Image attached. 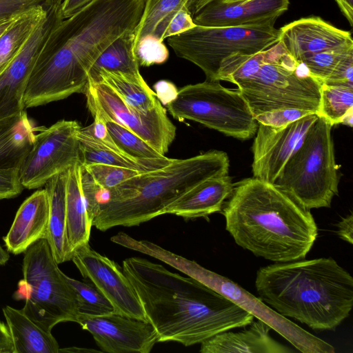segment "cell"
Wrapping results in <instances>:
<instances>
[{
    "label": "cell",
    "mask_w": 353,
    "mask_h": 353,
    "mask_svg": "<svg viewBox=\"0 0 353 353\" xmlns=\"http://www.w3.org/2000/svg\"><path fill=\"white\" fill-rule=\"evenodd\" d=\"M233 187L232 178L228 175L209 179L168 205L162 214L195 219L221 212Z\"/></svg>",
    "instance_id": "obj_22"
},
{
    "label": "cell",
    "mask_w": 353,
    "mask_h": 353,
    "mask_svg": "<svg viewBox=\"0 0 353 353\" xmlns=\"http://www.w3.org/2000/svg\"><path fill=\"white\" fill-rule=\"evenodd\" d=\"M0 353H13V345L6 324L0 320Z\"/></svg>",
    "instance_id": "obj_47"
},
{
    "label": "cell",
    "mask_w": 353,
    "mask_h": 353,
    "mask_svg": "<svg viewBox=\"0 0 353 353\" xmlns=\"http://www.w3.org/2000/svg\"><path fill=\"white\" fill-rule=\"evenodd\" d=\"M46 14L45 2L41 6L19 17L0 35V73L19 54Z\"/></svg>",
    "instance_id": "obj_30"
},
{
    "label": "cell",
    "mask_w": 353,
    "mask_h": 353,
    "mask_svg": "<svg viewBox=\"0 0 353 353\" xmlns=\"http://www.w3.org/2000/svg\"><path fill=\"white\" fill-rule=\"evenodd\" d=\"M279 30V42L298 62L317 53L353 48L350 32L337 28L319 17L301 18Z\"/></svg>",
    "instance_id": "obj_18"
},
{
    "label": "cell",
    "mask_w": 353,
    "mask_h": 353,
    "mask_svg": "<svg viewBox=\"0 0 353 353\" xmlns=\"http://www.w3.org/2000/svg\"><path fill=\"white\" fill-rule=\"evenodd\" d=\"M153 88L156 97L164 105L174 101L178 94V89L170 81L160 80L154 83Z\"/></svg>",
    "instance_id": "obj_44"
},
{
    "label": "cell",
    "mask_w": 353,
    "mask_h": 353,
    "mask_svg": "<svg viewBox=\"0 0 353 353\" xmlns=\"http://www.w3.org/2000/svg\"><path fill=\"white\" fill-rule=\"evenodd\" d=\"M339 8L347 21L353 25V0H335Z\"/></svg>",
    "instance_id": "obj_48"
},
{
    "label": "cell",
    "mask_w": 353,
    "mask_h": 353,
    "mask_svg": "<svg viewBox=\"0 0 353 353\" xmlns=\"http://www.w3.org/2000/svg\"><path fill=\"white\" fill-rule=\"evenodd\" d=\"M49 218L48 193L37 190L18 209L11 227L3 237L7 251L17 255L39 240L46 239Z\"/></svg>",
    "instance_id": "obj_20"
},
{
    "label": "cell",
    "mask_w": 353,
    "mask_h": 353,
    "mask_svg": "<svg viewBox=\"0 0 353 353\" xmlns=\"http://www.w3.org/2000/svg\"><path fill=\"white\" fill-rule=\"evenodd\" d=\"M289 0H247L223 3L213 0L193 17L201 26H256L273 23L286 12Z\"/></svg>",
    "instance_id": "obj_19"
},
{
    "label": "cell",
    "mask_w": 353,
    "mask_h": 353,
    "mask_svg": "<svg viewBox=\"0 0 353 353\" xmlns=\"http://www.w3.org/2000/svg\"><path fill=\"white\" fill-rule=\"evenodd\" d=\"M103 119L110 136L124 154L135 160L148 163L161 162L170 159L128 128L108 119Z\"/></svg>",
    "instance_id": "obj_33"
},
{
    "label": "cell",
    "mask_w": 353,
    "mask_h": 353,
    "mask_svg": "<svg viewBox=\"0 0 353 353\" xmlns=\"http://www.w3.org/2000/svg\"><path fill=\"white\" fill-rule=\"evenodd\" d=\"M213 0H188L185 8L192 17H193L202 8Z\"/></svg>",
    "instance_id": "obj_49"
},
{
    "label": "cell",
    "mask_w": 353,
    "mask_h": 353,
    "mask_svg": "<svg viewBox=\"0 0 353 353\" xmlns=\"http://www.w3.org/2000/svg\"><path fill=\"white\" fill-rule=\"evenodd\" d=\"M144 0H92L63 19L48 37L31 72L25 108L84 93L90 70L114 40L134 32Z\"/></svg>",
    "instance_id": "obj_1"
},
{
    "label": "cell",
    "mask_w": 353,
    "mask_h": 353,
    "mask_svg": "<svg viewBox=\"0 0 353 353\" xmlns=\"http://www.w3.org/2000/svg\"><path fill=\"white\" fill-rule=\"evenodd\" d=\"M9 258L10 256L8 251H6L0 245V266L6 265Z\"/></svg>",
    "instance_id": "obj_50"
},
{
    "label": "cell",
    "mask_w": 353,
    "mask_h": 353,
    "mask_svg": "<svg viewBox=\"0 0 353 353\" xmlns=\"http://www.w3.org/2000/svg\"><path fill=\"white\" fill-rule=\"evenodd\" d=\"M77 323L92 335L104 352L149 353L158 342L150 321L118 312L101 316L79 314Z\"/></svg>",
    "instance_id": "obj_17"
},
{
    "label": "cell",
    "mask_w": 353,
    "mask_h": 353,
    "mask_svg": "<svg viewBox=\"0 0 353 353\" xmlns=\"http://www.w3.org/2000/svg\"><path fill=\"white\" fill-rule=\"evenodd\" d=\"M81 164L68 170L66 185V238L72 255L77 248L88 243L92 226L81 192Z\"/></svg>",
    "instance_id": "obj_26"
},
{
    "label": "cell",
    "mask_w": 353,
    "mask_h": 353,
    "mask_svg": "<svg viewBox=\"0 0 353 353\" xmlns=\"http://www.w3.org/2000/svg\"><path fill=\"white\" fill-rule=\"evenodd\" d=\"M63 276L76 294L79 314L101 316L116 312L113 305L91 281H78L64 273Z\"/></svg>",
    "instance_id": "obj_34"
},
{
    "label": "cell",
    "mask_w": 353,
    "mask_h": 353,
    "mask_svg": "<svg viewBox=\"0 0 353 353\" xmlns=\"http://www.w3.org/2000/svg\"><path fill=\"white\" fill-rule=\"evenodd\" d=\"M46 0H0V22L41 6Z\"/></svg>",
    "instance_id": "obj_41"
},
{
    "label": "cell",
    "mask_w": 353,
    "mask_h": 353,
    "mask_svg": "<svg viewBox=\"0 0 353 353\" xmlns=\"http://www.w3.org/2000/svg\"><path fill=\"white\" fill-rule=\"evenodd\" d=\"M122 270L133 286L158 342L201 343L248 325L254 316L214 289L145 259L130 257Z\"/></svg>",
    "instance_id": "obj_2"
},
{
    "label": "cell",
    "mask_w": 353,
    "mask_h": 353,
    "mask_svg": "<svg viewBox=\"0 0 353 353\" xmlns=\"http://www.w3.org/2000/svg\"><path fill=\"white\" fill-rule=\"evenodd\" d=\"M3 314L11 336L13 353H59L51 332L41 329L22 311L7 305Z\"/></svg>",
    "instance_id": "obj_24"
},
{
    "label": "cell",
    "mask_w": 353,
    "mask_h": 353,
    "mask_svg": "<svg viewBox=\"0 0 353 353\" xmlns=\"http://www.w3.org/2000/svg\"><path fill=\"white\" fill-rule=\"evenodd\" d=\"M68 171L56 174L45 185L49 202L48 227L46 239L58 264L70 261L72 257L66 238Z\"/></svg>",
    "instance_id": "obj_23"
},
{
    "label": "cell",
    "mask_w": 353,
    "mask_h": 353,
    "mask_svg": "<svg viewBox=\"0 0 353 353\" xmlns=\"http://www.w3.org/2000/svg\"><path fill=\"white\" fill-rule=\"evenodd\" d=\"M337 235L347 243H353V214L343 217L337 224Z\"/></svg>",
    "instance_id": "obj_45"
},
{
    "label": "cell",
    "mask_w": 353,
    "mask_h": 353,
    "mask_svg": "<svg viewBox=\"0 0 353 353\" xmlns=\"http://www.w3.org/2000/svg\"><path fill=\"white\" fill-rule=\"evenodd\" d=\"M80 181L88 214L92 222L101 208L110 201V190L100 185L82 163Z\"/></svg>",
    "instance_id": "obj_36"
},
{
    "label": "cell",
    "mask_w": 353,
    "mask_h": 353,
    "mask_svg": "<svg viewBox=\"0 0 353 353\" xmlns=\"http://www.w3.org/2000/svg\"><path fill=\"white\" fill-rule=\"evenodd\" d=\"M23 189L19 168H0V200L16 197Z\"/></svg>",
    "instance_id": "obj_40"
},
{
    "label": "cell",
    "mask_w": 353,
    "mask_h": 353,
    "mask_svg": "<svg viewBox=\"0 0 353 353\" xmlns=\"http://www.w3.org/2000/svg\"><path fill=\"white\" fill-rule=\"evenodd\" d=\"M196 26L192 17L184 7L170 18L163 31L161 41H163L168 37L182 33Z\"/></svg>",
    "instance_id": "obj_42"
},
{
    "label": "cell",
    "mask_w": 353,
    "mask_h": 353,
    "mask_svg": "<svg viewBox=\"0 0 353 353\" xmlns=\"http://www.w3.org/2000/svg\"><path fill=\"white\" fill-rule=\"evenodd\" d=\"M20 17V16H19ZM12 18L0 22V35L18 18Z\"/></svg>",
    "instance_id": "obj_51"
},
{
    "label": "cell",
    "mask_w": 353,
    "mask_h": 353,
    "mask_svg": "<svg viewBox=\"0 0 353 353\" xmlns=\"http://www.w3.org/2000/svg\"><path fill=\"white\" fill-rule=\"evenodd\" d=\"M166 107L176 120H192L236 139H251L258 128L240 91L226 88L219 81L185 85Z\"/></svg>",
    "instance_id": "obj_10"
},
{
    "label": "cell",
    "mask_w": 353,
    "mask_h": 353,
    "mask_svg": "<svg viewBox=\"0 0 353 353\" xmlns=\"http://www.w3.org/2000/svg\"><path fill=\"white\" fill-rule=\"evenodd\" d=\"M92 1V0H62L61 12L63 19L72 16Z\"/></svg>",
    "instance_id": "obj_46"
},
{
    "label": "cell",
    "mask_w": 353,
    "mask_h": 353,
    "mask_svg": "<svg viewBox=\"0 0 353 353\" xmlns=\"http://www.w3.org/2000/svg\"><path fill=\"white\" fill-rule=\"evenodd\" d=\"M234 332L219 333L201 343V353H292L294 351L271 337V327L260 319Z\"/></svg>",
    "instance_id": "obj_21"
},
{
    "label": "cell",
    "mask_w": 353,
    "mask_h": 353,
    "mask_svg": "<svg viewBox=\"0 0 353 353\" xmlns=\"http://www.w3.org/2000/svg\"><path fill=\"white\" fill-rule=\"evenodd\" d=\"M221 211L225 230L238 245L275 263L305 259L317 237L310 210L254 177L234 184Z\"/></svg>",
    "instance_id": "obj_3"
},
{
    "label": "cell",
    "mask_w": 353,
    "mask_h": 353,
    "mask_svg": "<svg viewBox=\"0 0 353 353\" xmlns=\"http://www.w3.org/2000/svg\"><path fill=\"white\" fill-rule=\"evenodd\" d=\"M94 180L104 188L112 190L122 183L143 172L106 164H83Z\"/></svg>",
    "instance_id": "obj_37"
},
{
    "label": "cell",
    "mask_w": 353,
    "mask_h": 353,
    "mask_svg": "<svg viewBox=\"0 0 353 353\" xmlns=\"http://www.w3.org/2000/svg\"><path fill=\"white\" fill-rule=\"evenodd\" d=\"M318 117L312 113L277 128L258 123L252 145L253 177L273 184Z\"/></svg>",
    "instance_id": "obj_15"
},
{
    "label": "cell",
    "mask_w": 353,
    "mask_h": 353,
    "mask_svg": "<svg viewBox=\"0 0 353 353\" xmlns=\"http://www.w3.org/2000/svg\"><path fill=\"white\" fill-rule=\"evenodd\" d=\"M163 262L225 296L257 319L267 323L296 350L303 353H334V347L303 329L266 305L233 281L208 270L194 261L170 251Z\"/></svg>",
    "instance_id": "obj_11"
},
{
    "label": "cell",
    "mask_w": 353,
    "mask_h": 353,
    "mask_svg": "<svg viewBox=\"0 0 353 353\" xmlns=\"http://www.w3.org/2000/svg\"><path fill=\"white\" fill-rule=\"evenodd\" d=\"M352 53L353 48L325 51L304 58L300 62L306 67L313 77L323 83L331 74L337 64Z\"/></svg>",
    "instance_id": "obj_35"
},
{
    "label": "cell",
    "mask_w": 353,
    "mask_h": 353,
    "mask_svg": "<svg viewBox=\"0 0 353 353\" xmlns=\"http://www.w3.org/2000/svg\"><path fill=\"white\" fill-rule=\"evenodd\" d=\"M84 94L91 114L97 113L128 128L163 155L168 152L175 139L176 126L160 102L149 112L141 113L102 80L90 77Z\"/></svg>",
    "instance_id": "obj_12"
},
{
    "label": "cell",
    "mask_w": 353,
    "mask_h": 353,
    "mask_svg": "<svg viewBox=\"0 0 353 353\" xmlns=\"http://www.w3.org/2000/svg\"><path fill=\"white\" fill-rule=\"evenodd\" d=\"M135 54L139 65L145 67L163 63L169 57V51L163 41L152 35L138 41Z\"/></svg>",
    "instance_id": "obj_38"
},
{
    "label": "cell",
    "mask_w": 353,
    "mask_h": 353,
    "mask_svg": "<svg viewBox=\"0 0 353 353\" xmlns=\"http://www.w3.org/2000/svg\"><path fill=\"white\" fill-rule=\"evenodd\" d=\"M84 279L91 281L116 312L147 320L141 301L122 267L92 250L89 243L77 248L71 259Z\"/></svg>",
    "instance_id": "obj_16"
},
{
    "label": "cell",
    "mask_w": 353,
    "mask_h": 353,
    "mask_svg": "<svg viewBox=\"0 0 353 353\" xmlns=\"http://www.w3.org/2000/svg\"><path fill=\"white\" fill-rule=\"evenodd\" d=\"M62 0H46V14L16 57L0 73V121L24 111L23 96L36 61L52 30L63 19Z\"/></svg>",
    "instance_id": "obj_14"
},
{
    "label": "cell",
    "mask_w": 353,
    "mask_h": 353,
    "mask_svg": "<svg viewBox=\"0 0 353 353\" xmlns=\"http://www.w3.org/2000/svg\"><path fill=\"white\" fill-rule=\"evenodd\" d=\"M99 70L121 72L143 79L135 54L134 32L123 34L106 48L92 66L89 74Z\"/></svg>",
    "instance_id": "obj_29"
},
{
    "label": "cell",
    "mask_w": 353,
    "mask_h": 353,
    "mask_svg": "<svg viewBox=\"0 0 353 353\" xmlns=\"http://www.w3.org/2000/svg\"><path fill=\"white\" fill-rule=\"evenodd\" d=\"M187 1L144 0L143 12L134 31L135 45L140 39L148 35L154 36L161 41V35L167 22L171 17L185 7Z\"/></svg>",
    "instance_id": "obj_32"
},
{
    "label": "cell",
    "mask_w": 353,
    "mask_h": 353,
    "mask_svg": "<svg viewBox=\"0 0 353 353\" xmlns=\"http://www.w3.org/2000/svg\"><path fill=\"white\" fill-rule=\"evenodd\" d=\"M223 3H229V2H234V1H243L247 0H221Z\"/></svg>",
    "instance_id": "obj_52"
},
{
    "label": "cell",
    "mask_w": 353,
    "mask_h": 353,
    "mask_svg": "<svg viewBox=\"0 0 353 353\" xmlns=\"http://www.w3.org/2000/svg\"><path fill=\"white\" fill-rule=\"evenodd\" d=\"M88 77L102 80L114 90L132 108L141 113L152 110L159 101L144 79H139L121 72L99 70Z\"/></svg>",
    "instance_id": "obj_28"
},
{
    "label": "cell",
    "mask_w": 353,
    "mask_h": 353,
    "mask_svg": "<svg viewBox=\"0 0 353 353\" xmlns=\"http://www.w3.org/2000/svg\"><path fill=\"white\" fill-rule=\"evenodd\" d=\"M323 83L353 88V53L343 58Z\"/></svg>",
    "instance_id": "obj_43"
},
{
    "label": "cell",
    "mask_w": 353,
    "mask_h": 353,
    "mask_svg": "<svg viewBox=\"0 0 353 353\" xmlns=\"http://www.w3.org/2000/svg\"><path fill=\"white\" fill-rule=\"evenodd\" d=\"M279 40L280 30L270 23L256 26H196L168 37L167 42L177 57L201 69L206 80L218 81L219 70L224 59L236 53H257Z\"/></svg>",
    "instance_id": "obj_9"
},
{
    "label": "cell",
    "mask_w": 353,
    "mask_h": 353,
    "mask_svg": "<svg viewBox=\"0 0 353 353\" xmlns=\"http://www.w3.org/2000/svg\"><path fill=\"white\" fill-rule=\"evenodd\" d=\"M321 83L278 42L265 50L263 61L250 74L235 84L255 117L283 108L316 114Z\"/></svg>",
    "instance_id": "obj_6"
},
{
    "label": "cell",
    "mask_w": 353,
    "mask_h": 353,
    "mask_svg": "<svg viewBox=\"0 0 353 353\" xmlns=\"http://www.w3.org/2000/svg\"><path fill=\"white\" fill-rule=\"evenodd\" d=\"M81 128L77 121L64 119L49 128H39L33 145L19 167L24 188H41L56 174L81 163L77 137Z\"/></svg>",
    "instance_id": "obj_13"
},
{
    "label": "cell",
    "mask_w": 353,
    "mask_h": 353,
    "mask_svg": "<svg viewBox=\"0 0 353 353\" xmlns=\"http://www.w3.org/2000/svg\"><path fill=\"white\" fill-rule=\"evenodd\" d=\"M332 127L319 117L273 183L308 210L330 207L338 194Z\"/></svg>",
    "instance_id": "obj_8"
},
{
    "label": "cell",
    "mask_w": 353,
    "mask_h": 353,
    "mask_svg": "<svg viewBox=\"0 0 353 353\" xmlns=\"http://www.w3.org/2000/svg\"><path fill=\"white\" fill-rule=\"evenodd\" d=\"M22 272L23 279L12 296L25 301L21 310L29 319L48 332L59 323H78L76 294L64 278L46 239L24 252Z\"/></svg>",
    "instance_id": "obj_7"
},
{
    "label": "cell",
    "mask_w": 353,
    "mask_h": 353,
    "mask_svg": "<svg viewBox=\"0 0 353 353\" xmlns=\"http://www.w3.org/2000/svg\"><path fill=\"white\" fill-rule=\"evenodd\" d=\"M227 153L210 150L183 159H172L167 165L141 172L110 190L92 224L101 231L116 226L139 225L162 215L171 203L201 183L228 175Z\"/></svg>",
    "instance_id": "obj_5"
},
{
    "label": "cell",
    "mask_w": 353,
    "mask_h": 353,
    "mask_svg": "<svg viewBox=\"0 0 353 353\" xmlns=\"http://www.w3.org/2000/svg\"><path fill=\"white\" fill-rule=\"evenodd\" d=\"M38 130L25 111L0 121V168H19Z\"/></svg>",
    "instance_id": "obj_25"
},
{
    "label": "cell",
    "mask_w": 353,
    "mask_h": 353,
    "mask_svg": "<svg viewBox=\"0 0 353 353\" xmlns=\"http://www.w3.org/2000/svg\"><path fill=\"white\" fill-rule=\"evenodd\" d=\"M316 114L325 119L332 125L343 123L352 127L353 88L322 83Z\"/></svg>",
    "instance_id": "obj_31"
},
{
    "label": "cell",
    "mask_w": 353,
    "mask_h": 353,
    "mask_svg": "<svg viewBox=\"0 0 353 353\" xmlns=\"http://www.w3.org/2000/svg\"><path fill=\"white\" fill-rule=\"evenodd\" d=\"M79 142L81 163H100L148 172L161 168L169 164L172 159L155 163L135 160L128 155L114 150L93 138L83 128L77 134Z\"/></svg>",
    "instance_id": "obj_27"
},
{
    "label": "cell",
    "mask_w": 353,
    "mask_h": 353,
    "mask_svg": "<svg viewBox=\"0 0 353 353\" xmlns=\"http://www.w3.org/2000/svg\"><path fill=\"white\" fill-rule=\"evenodd\" d=\"M255 287L275 312L315 330H334L353 306V278L330 257L261 267Z\"/></svg>",
    "instance_id": "obj_4"
},
{
    "label": "cell",
    "mask_w": 353,
    "mask_h": 353,
    "mask_svg": "<svg viewBox=\"0 0 353 353\" xmlns=\"http://www.w3.org/2000/svg\"><path fill=\"white\" fill-rule=\"evenodd\" d=\"M314 112L302 109L283 108L266 112L254 118L259 124L277 128L288 125Z\"/></svg>",
    "instance_id": "obj_39"
}]
</instances>
